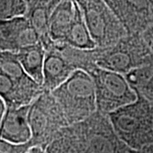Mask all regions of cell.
I'll list each match as a JSON object with an SVG mask.
<instances>
[{"label": "cell", "mask_w": 153, "mask_h": 153, "mask_svg": "<svg viewBox=\"0 0 153 153\" xmlns=\"http://www.w3.org/2000/svg\"><path fill=\"white\" fill-rule=\"evenodd\" d=\"M116 134L132 150L138 152L153 144L152 102L137 95L133 103L108 114Z\"/></svg>", "instance_id": "obj_1"}, {"label": "cell", "mask_w": 153, "mask_h": 153, "mask_svg": "<svg viewBox=\"0 0 153 153\" xmlns=\"http://www.w3.org/2000/svg\"><path fill=\"white\" fill-rule=\"evenodd\" d=\"M51 94L69 125L84 120L97 111L93 79L85 71H75Z\"/></svg>", "instance_id": "obj_2"}, {"label": "cell", "mask_w": 153, "mask_h": 153, "mask_svg": "<svg viewBox=\"0 0 153 153\" xmlns=\"http://www.w3.org/2000/svg\"><path fill=\"white\" fill-rule=\"evenodd\" d=\"M96 66L126 75L153 60V55L141 34H127L116 44L96 47Z\"/></svg>", "instance_id": "obj_3"}, {"label": "cell", "mask_w": 153, "mask_h": 153, "mask_svg": "<svg viewBox=\"0 0 153 153\" xmlns=\"http://www.w3.org/2000/svg\"><path fill=\"white\" fill-rule=\"evenodd\" d=\"M69 126L86 153H136L117 136L108 114L96 111Z\"/></svg>", "instance_id": "obj_4"}, {"label": "cell", "mask_w": 153, "mask_h": 153, "mask_svg": "<svg viewBox=\"0 0 153 153\" xmlns=\"http://www.w3.org/2000/svg\"><path fill=\"white\" fill-rule=\"evenodd\" d=\"M28 123L33 146L45 148L68 126L60 105L49 91H44L29 106Z\"/></svg>", "instance_id": "obj_5"}, {"label": "cell", "mask_w": 153, "mask_h": 153, "mask_svg": "<svg viewBox=\"0 0 153 153\" xmlns=\"http://www.w3.org/2000/svg\"><path fill=\"white\" fill-rule=\"evenodd\" d=\"M75 1L96 47H109L128 34L105 0Z\"/></svg>", "instance_id": "obj_6"}, {"label": "cell", "mask_w": 153, "mask_h": 153, "mask_svg": "<svg viewBox=\"0 0 153 153\" xmlns=\"http://www.w3.org/2000/svg\"><path fill=\"white\" fill-rule=\"evenodd\" d=\"M89 75L93 79L96 106L100 112L109 114L136 100V93L124 75L100 67H96Z\"/></svg>", "instance_id": "obj_7"}, {"label": "cell", "mask_w": 153, "mask_h": 153, "mask_svg": "<svg viewBox=\"0 0 153 153\" xmlns=\"http://www.w3.org/2000/svg\"><path fill=\"white\" fill-rule=\"evenodd\" d=\"M128 34H142L153 24L149 0H105Z\"/></svg>", "instance_id": "obj_8"}, {"label": "cell", "mask_w": 153, "mask_h": 153, "mask_svg": "<svg viewBox=\"0 0 153 153\" xmlns=\"http://www.w3.org/2000/svg\"><path fill=\"white\" fill-rule=\"evenodd\" d=\"M40 43V38L26 16L0 21V51L17 53Z\"/></svg>", "instance_id": "obj_9"}, {"label": "cell", "mask_w": 153, "mask_h": 153, "mask_svg": "<svg viewBox=\"0 0 153 153\" xmlns=\"http://www.w3.org/2000/svg\"><path fill=\"white\" fill-rule=\"evenodd\" d=\"M29 105L19 108H6L0 127V139L14 144H25L32 139L28 123Z\"/></svg>", "instance_id": "obj_10"}, {"label": "cell", "mask_w": 153, "mask_h": 153, "mask_svg": "<svg viewBox=\"0 0 153 153\" xmlns=\"http://www.w3.org/2000/svg\"><path fill=\"white\" fill-rule=\"evenodd\" d=\"M75 71L53 44L46 49L44 57L42 85L44 90L52 92Z\"/></svg>", "instance_id": "obj_11"}, {"label": "cell", "mask_w": 153, "mask_h": 153, "mask_svg": "<svg viewBox=\"0 0 153 153\" xmlns=\"http://www.w3.org/2000/svg\"><path fill=\"white\" fill-rule=\"evenodd\" d=\"M75 0H61L52 11L49 22V37L54 44H64L74 18Z\"/></svg>", "instance_id": "obj_12"}, {"label": "cell", "mask_w": 153, "mask_h": 153, "mask_svg": "<svg viewBox=\"0 0 153 153\" xmlns=\"http://www.w3.org/2000/svg\"><path fill=\"white\" fill-rule=\"evenodd\" d=\"M46 50L41 43L21 49L16 53L24 71L38 84L43 85V68Z\"/></svg>", "instance_id": "obj_13"}, {"label": "cell", "mask_w": 153, "mask_h": 153, "mask_svg": "<svg viewBox=\"0 0 153 153\" xmlns=\"http://www.w3.org/2000/svg\"><path fill=\"white\" fill-rule=\"evenodd\" d=\"M54 45L76 71L81 70L90 74L98 67L96 66V48L78 49L66 44H54Z\"/></svg>", "instance_id": "obj_14"}, {"label": "cell", "mask_w": 153, "mask_h": 153, "mask_svg": "<svg viewBox=\"0 0 153 153\" xmlns=\"http://www.w3.org/2000/svg\"><path fill=\"white\" fill-rule=\"evenodd\" d=\"M137 95L153 102V60L124 75Z\"/></svg>", "instance_id": "obj_15"}, {"label": "cell", "mask_w": 153, "mask_h": 153, "mask_svg": "<svg viewBox=\"0 0 153 153\" xmlns=\"http://www.w3.org/2000/svg\"><path fill=\"white\" fill-rule=\"evenodd\" d=\"M64 44L78 49H93L96 44L88 30L82 12L76 3L74 18Z\"/></svg>", "instance_id": "obj_16"}, {"label": "cell", "mask_w": 153, "mask_h": 153, "mask_svg": "<svg viewBox=\"0 0 153 153\" xmlns=\"http://www.w3.org/2000/svg\"><path fill=\"white\" fill-rule=\"evenodd\" d=\"M0 71L14 80H18L27 75L18 60L16 53L9 51H0Z\"/></svg>", "instance_id": "obj_17"}, {"label": "cell", "mask_w": 153, "mask_h": 153, "mask_svg": "<svg viewBox=\"0 0 153 153\" xmlns=\"http://www.w3.org/2000/svg\"><path fill=\"white\" fill-rule=\"evenodd\" d=\"M28 5L25 0H0V21L26 16Z\"/></svg>", "instance_id": "obj_18"}, {"label": "cell", "mask_w": 153, "mask_h": 153, "mask_svg": "<svg viewBox=\"0 0 153 153\" xmlns=\"http://www.w3.org/2000/svg\"><path fill=\"white\" fill-rule=\"evenodd\" d=\"M33 146L30 140L25 144H14L0 139V153H26Z\"/></svg>", "instance_id": "obj_19"}, {"label": "cell", "mask_w": 153, "mask_h": 153, "mask_svg": "<svg viewBox=\"0 0 153 153\" xmlns=\"http://www.w3.org/2000/svg\"><path fill=\"white\" fill-rule=\"evenodd\" d=\"M16 80L0 71V98L5 101L12 93L15 87Z\"/></svg>", "instance_id": "obj_20"}, {"label": "cell", "mask_w": 153, "mask_h": 153, "mask_svg": "<svg viewBox=\"0 0 153 153\" xmlns=\"http://www.w3.org/2000/svg\"><path fill=\"white\" fill-rule=\"evenodd\" d=\"M141 35L153 55V24L151 25Z\"/></svg>", "instance_id": "obj_21"}, {"label": "cell", "mask_w": 153, "mask_h": 153, "mask_svg": "<svg viewBox=\"0 0 153 153\" xmlns=\"http://www.w3.org/2000/svg\"><path fill=\"white\" fill-rule=\"evenodd\" d=\"M5 104H4V100L0 98V127H1V124H2L3 119H4V116L5 114Z\"/></svg>", "instance_id": "obj_22"}, {"label": "cell", "mask_w": 153, "mask_h": 153, "mask_svg": "<svg viewBox=\"0 0 153 153\" xmlns=\"http://www.w3.org/2000/svg\"><path fill=\"white\" fill-rule=\"evenodd\" d=\"M26 153H46V152L44 148L35 146H32Z\"/></svg>", "instance_id": "obj_23"}, {"label": "cell", "mask_w": 153, "mask_h": 153, "mask_svg": "<svg viewBox=\"0 0 153 153\" xmlns=\"http://www.w3.org/2000/svg\"><path fill=\"white\" fill-rule=\"evenodd\" d=\"M136 153H153V144L143 147L140 151L136 152Z\"/></svg>", "instance_id": "obj_24"}, {"label": "cell", "mask_w": 153, "mask_h": 153, "mask_svg": "<svg viewBox=\"0 0 153 153\" xmlns=\"http://www.w3.org/2000/svg\"><path fill=\"white\" fill-rule=\"evenodd\" d=\"M26 2H27V4L28 5V9H30L31 7H33L36 3H37V1L38 0H25Z\"/></svg>", "instance_id": "obj_25"}, {"label": "cell", "mask_w": 153, "mask_h": 153, "mask_svg": "<svg viewBox=\"0 0 153 153\" xmlns=\"http://www.w3.org/2000/svg\"><path fill=\"white\" fill-rule=\"evenodd\" d=\"M149 3H150V5H151V8H152V10L153 14V0H149Z\"/></svg>", "instance_id": "obj_26"}, {"label": "cell", "mask_w": 153, "mask_h": 153, "mask_svg": "<svg viewBox=\"0 0 153 153\" xmlns=\"http://www.w3.org/2000/svg\"><path fill=\"white\" fill-rule=\"evenodd\" d=\"M152 110H153V102H152Z\"/></svg>", "instance_id": "obj_27"}]
</instances>
